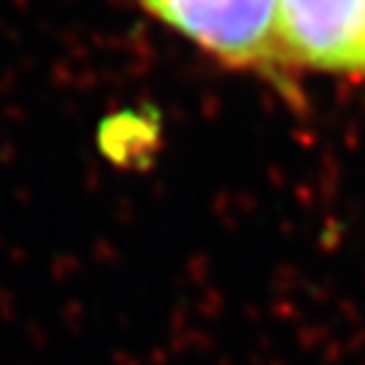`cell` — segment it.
Here are the masks:
<instances>
[{
    "label": "cell",
    "instance_id": "cell-1",
    "mask_svg": "<svg viewBox=\"0 0 365 365\" xmlns=\"http://www.w3.org/2000/svg\"><path fill=\"white\" fill-rule=\"evenodd\" d=\"M149 14L227 66L284 84L289 73L279 0H138Z\"/></svg>",
    "mask_w": 365,
    "mask_h": 365
},
{
    "label": "cell",
    "instance_id": "cell-2",
    "mask_svg": "<svg viewBox=\"0 0 365 365\" xmlns=\"http://www.w3.org/2000/svg\"><path fill=\"white\" fill-rule=\"evenodd\" d=\"M289 68L365 78V0H279Z\"/></svg>",
    "mask_w": 365,
    "mask_h": 365
},
{
    "label": "cell",
    "instance_id": "cell-3",
    "mask_svg": "<svg viewBox=\"0 0 365 365\" xmlns=\"http://www.w3.org/2000/svg\"><path fill=\"white\" fill-rule=\"evenodd\" d=\"M152 141V133L141 128V122H108L101 135V146L108 160H114L119 165H133L144 157V149Z\"/></svg>",
    "mask_w": 365,
    "mask_h": 365
}]
</instances>
